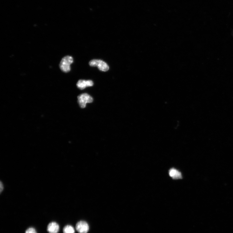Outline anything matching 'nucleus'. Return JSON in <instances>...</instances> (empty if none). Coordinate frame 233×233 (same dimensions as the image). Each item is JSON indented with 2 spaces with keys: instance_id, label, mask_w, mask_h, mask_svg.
I'll return each instance as SVG.
<instances>
[{
  "instance_id": "8",
  "label": "nucleus",
  "mask_w": 233,
  "mask_h": 233,
  "mask_svg": "<svg viewBox=\"0 0 233 233\" xmlns=\"http://www.w3.org/2000/svg\"><path fill=\"white\" fill-rule=\"evenodd\" d=\"M63 233H75V230L74 228L70 225H67L64 227L63 229Z\"/></svg>"
},
{
  "instance_id": "3",
  "label": "nucleus",
  "mask_w": 233,
  "mask_h": 233,
  "mask_svg": "<svg viewBox=\"0 0 233 233\" xmlns=\"http://www.w3.org/2000/svg\"><path fill=\"white\" fill-rule=\"evenodd\" d=\"M78 102L82 108H85L87 103H91L93 102V99L91 96L87 93L80 95L78 97Z\"/></svg>"
},
{
  "instance_id": "2",
  "label": "nucleus",
  "mask_w": 233,
  "mask_h": 233,
  "mask_svg": "<svg viewBox=\"0 0 233 233\" xmlns=\"http://www.w3.org/2000/svg\"><path fill=\"white\" fill-rule=\"evenodd\" d=\"M89 65L92 67H97L99 69L102 71L106 72L109 69L107 64L102 60H92L89 62Z\"/></svg>"
},
{
  "instance_id": "4",
  "label": "nucleus",
  "mask_w": 233,
  "mask_h": 233,
  "mask_svg": "<svg viewBox=\"0 0 233 233\" xmlns=\"http://www.w3.org/2000/svg\"><path fill=\"white\" fill-rule=\"evenodd\" d=\"M89 229L88 224L84 221H81L76 224V229L79 233H87Z\"/></svg>"
},
{
  "instance_id": "6",
  "label": "nucleus",
  "mask_w": 233,
  "mask_h": 233,
  "mask_svg": "<svg viewBox=\"0 0 233 233\" xmlns=\"http://www.w3.org/2000/svg\"><path fill=\"white\" fill-rule=\"evenodd\" d=\"M59 230V225L55 222H52L48 225L47 231L49 233H58Z\"/></svg>"
},
{
  "instance_id": "9",
  "label": "nucleus",
  "mask_w": 233,
  "mask_h": 233,
  "mask_svg": "<svg viewBox=\"0 0 233 233\" xmlns=\"http://www.w3.org/2000/svg\"><path fill=\"white\" fill-rule=\"evenodd\" d=\"M25 233H37V232L34 228H30L27 229Z\"/></svg>"
},
{
  "instance_id": "5",
  "label": "nucleus",
  "mask_w": 233,
  "mask_h": 233,
  "mask_svg": "<svg viewBox=\"0 0 233 233\" xmlns=\"http://www.w3.org/2000/svg\"><path fill=\"white\" fill-rule=\"evenodd\" d=\"M93 82L92 80H80L77 83V86L80 89L83 90L87 87L93 86Z\"/></svg>"
},
{
  "instance_id": "7",
  "label": "nucleus",
  "mask_w": 233,
  "mask_h": 233,
  "mask_svg": "<svg viewBox=\"0 0 233 233\" xmlns=\"http://www.w3.org/2000/svg\"><path fill=\"white\" fill-rule=\"evenodd\" d=\"M170 177L174 179H178L182 178L181 173L174 168H171L169 172Z\"/></svg>"
},
{
  "instance_id": "1",
  "label": "nucleus",
  "mask_w": 233,
  "mask_h": 233,
  "mask_svg": "<svg viewBox=\"0 0 233 233\" xmlns=\"http://www.w3.org/2000/svg\"><path fill=\"white\" fill-rule=\"evenodd\" d=\"M73 62V59L71 56H66L63 58L60 63V69L65 73L70 70V65Z\"/></svg>"
}]
</instances>
